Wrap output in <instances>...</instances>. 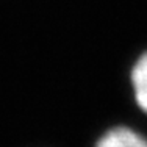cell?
I'll list each match as a JSON object with an SVG mask.
<instances>
[{"mask_svg":"<svg viewBox=\"0 0 147 147\" xmlns=\"http://www.w3.org/2000/svg\"><path fill=\"white\" fill-rule=\"evenodd\" d=\"M96 147H147V139L131 128L116 127L105 133Z\"/></svg>","mask_w":147,"mask_h":147,"instance_id":"obj_1","label":"cell"},{"mask_svg":"<svg viewBox=\"0 0 147 147\" xmlns=\"http://www.w3.org/2000/svg\"><path fill=\"white\" fill-rule=\"evenodd\" d=\"M130 82L136 103L147 114V52L135 61L130 71Z\"/></svg>","mask_w":147,"mask_h":147,"instance_id":"obj_2","label":"cell"}]
</instances>
